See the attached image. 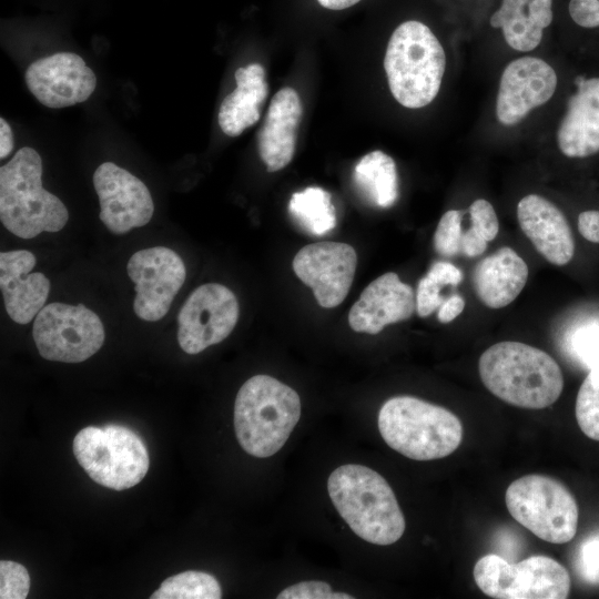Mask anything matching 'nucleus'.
I'll list each match as a JSON object with an SVG mask.
<instances>
[{
  "instance_id": "a19ab883",
  "label": "nucleus",
  "mask_w": 599,
  "mask_h": 599,
  "mask_svg": "<svg viewBox=\"0 0 599 599\" xmlns=\"http://www.w3.org/2000/svg\"><path fill=\"white\" fill-rule=\"evenodd\" d=\"M13 149V134L9 123L0 119V159L7 158Z\"/></svg>"
},
{
  "instance_id": "2eb2a0df",
  "label": "nucleus",
  "mask_w": 599,
  "mask_h": 599,
  "mask_svg": "<svg viewBox=\"0 0 599 599\" xmlns=\"http://www.w3.org/2000/svg\"><path fill=\"white\" fill-rule=\"evenodd\" d=\"M24 81L44 106L61 109L87 101L97 87V77L84 60L72 52H58L32 62Z\"/></svg>"
},
{
  "instance_id": "4468645a",
  "label": "nucleus",
  "mask_w": 599,
  "mask_h": 599,
  "mask_svg": "<svg viewBox=\"0 0 599 599\" xmlns=\"http://www.w3.org/2000/svg\"><path fill=\"white\" fill-rule=\"evenodd\" d=\"M357 265L353 246L338 242H318L301 248L293 260L296 276L324 308L339 305L348 294Z\"/></svg>"
},
{
  "instance_id": "cd10ccee",
  "label": "nucleus",
  "mask_w": 599,
  "mask_h": 599,
  "mask_svg": "<svg viewBox=\"0 0 599 599\" xmlns=\"http://www.w3.org/2000/svg\"><path fill=\"white\" fill-rule=\"evenodd\" d=\"M575 413L581 432L599 441V364L590 368L580 385Z\"/></svg>"
},
{
  "instance_id": "7c9ffc66",
  "label": "nucleus",
  "mask_w": 599,
  "mask_h": 599,
  "mask_svg": "<svg viewBox=\"0 0 599 599\" xmlns=\"http://www.w3.org/2000/svg\"><path fill=\"white\" fill-rule=\"evenodd\" d=\"M277 599H353L345 592H334L327 582L307 580L288 586L282 590Z\"/></svg>"
},
{
  "instance_id": "39448f33",
  "label": "nucleus",
  "mask_w": 599,
  "mask_h": 599,
  "mask_svg": "<svg viewBox=\"0 0 599 599\" xmlns=\"http://www.w3.org/2000/svg\"><path fill=\"white\" fill-rule=\"evenodd\" d=\"M378 429L392 449L414 460L444 458L463 440V424L454 413L413 396L387 399Z\"/></svg>"
},
{
  "instance_id": "72a5a7b5",
  "label": "nucleus",
  "mask_w": 599,
  "mask_h": 599,
  "mask_svg": "<svg viewBox=\"0 0 599 599\" xmlns=\"http://www.w3.org/2000/svg\"><path fill=\"white\" fill-rule=\"evenodd\" d=\"M577 568L586 581L599 582V534L589 536L580 545Z\"/></svg>"
},
{
  "instance_id": "0eeeda50",
  "label": "nucleus",
  "mask_w": 599,
  "mask_h": 599,
  "mask_svg": "<svg viewBox=\"0 0 599 599\" xmlns=\"http://www.w3.org/2000/svg\"><path fill=\"white\" fill-rule=\"evenodd\" d=\"M73 454L93 481L114 490L138 485L149 469L143 440L121 425L81 429L73 439Z\"/></svg>"
},
{
  "instance_id": "aec40b11",
  "label": "nucleus",
  "mask_w": 599,
  "mask_h": 599,
  "mask_svg": "<svg viewBox=\"0 0 599 599\" xmlns=\"http://www.w3.org/2000/svg\"><path fill=\"white\" fill-rule=\"evenodd\" d=\"M303 106L297 91L278 90L270 103L257 135V150L268 172L284 169L292 161L302 120Z\"/></svg>"
},
{
  "instance_id": "4c0bfd02",
  "label": "nucleus",
  "mask_w": 599,
  "mask_h": 599,
  "mask_svg": "<svg viewBox=\"0 0 599 599\" xmlns=\"http://www.w3.org/2000/svg\"><path fill=\"white\" fill-rule=\"evenodd\" d=\"M488 241L470 225L463 232L460 240V253L467 257L481 255L487 248Z\"/></svg>"
},
{
  "instance_id": "f03ea898",
  "label": "nucleus",
  "mask_w": 599,
  "mask_h": 599,
  "mask_svg": "<svg viewBox=\"0 0 599 599\" xmlns=\"http://www.w3.org/2000/svg\"><path fill=\"white\" fill-rule=\"evenodd\" d=\"M327 491L341 517L365 541L386 546L403 536L404 514L377 471L358 464L339 466L328 477Z\"/></svg>"
},
{
  "instance_id": "412c9836",
  "label": "nucleus",
  "mask_w": 599,
  "mask_h": 599,
  "mask_svg": "<svg viewBox=\"0 0 599 599\" xmlns=\"http://www.w3.org/2000/svg\"><path fill=\"white\" fill-rule=\"evenodd\" d=\"M557 142L568 158H587L599 152V78L578 84L558 128Z\"/></svg>"
},
{
  "instance_id": "393cba45",
  "label": "nucleus",
  "mask_w": 599,
  "mask_h": 599,
  "mask_svg": "<svg viewBox=\"0 0 599 599\" xmlns=\"http://www.w3.org/2000/svg\"><path fill=\"white\" fill-rule=\"evenodd\" d=\"M354 182L363 196L378 207H390L398 199V175L392 156L376 150L355 165Z\"/></svg>"
},
{
  "instance_id": "2f4dec72",
  "label": "nucleus",
  "mask_w": 599,
  "mask_h": 599,
  "mask_svg": "<svg viewBox=\"0 0 599 599\" xmlns=\"http://www.w3.org/2000/svg\"><path fill=\"white\" fill-rule=\"evenodd\" d=\"M571 346L578 358L589 368L599 364V325L578 328L571 337Z\"/></svg>"
},
{
  "instance_id": "c9c22d12",
  "label": "nucleus",
  "mask_w": 599,
  "mask_h": 599,
  "mask_svg": "<svg viewBox=\"0 0 599 599\" xmlns=\"http://www.w3.org/2000/svg\"><path fill=\"white\" fill-rule=\"evenodd\" d=\"M569 13L580 27H599V0H570Z\"/></svg>"
},
{
  "instance_id": "6ab92c4d",
  "label": "nucleus",
  "mask_w": 599,
  "mask_h": 599,
  "mask_svg": "<svg viewBox=\"0 0 599 599\" xmlns=\"http://www.w3.org/2000/svg\"><path fill=\"white\" fill-rule=\"evenodd\" d=\"M521 231L538 253L554 265L568 264L575 254V241L564 213L549 200L529 194L517 205Z\"/></svg>"
},
{
  "instance_id": "ea45409f",
  "label": "nucleus",
  "mask_w": 599,
  "mask_h": 599,
  "mask_svg": "<svg viewBox=\"0 0 599 599\" xmlns=\"http://www.w3.org/2000/svg\"><path fill=\"white\" fill-rule=\"evenodd\" d=\"M464 308V298L458 294H454L448 298L444 300V302L439 306L437 315L438 321L444 324L449 323L454 321L458 315H460Z\"/></svg>"
},
{
  "instance_id": "b1692460",
  "label": "nucleus",
  "mask_w": 599,
  "mask_h": 599,
  "mask_svg": "<svg viewBox=\"0 0 599 599\" xmlns=\"http://www.w3.org/2000/svg\"><path fill=\"white\" fill-rule=\"evenodd\" d=\"M552 0H502L490 17V26L500 28L507 44L517 51L534 50L544 29L552 21Z\"/></svg>"
},
{
  "instance_id": "dca6fc26",
  "label": "nucleus",
  "mask_w": 599,
  "mask_h": 599,
  "mask_svg": "<svg viewBox=\"0 0 599 599\" xmlns=\"http://www.w3.org/2000/svg\"><path fill=\"white\" fill-rule=\"evenodd\" d=\"M557 88L555 70L536 57L510 62L500 79L496 114L500 123H519L535 108L545 104Z\"/></svg>"
},
{
  "instance_id": "4be33fe9",
  "label": "nucleus",
  "mask_w": 599,
  "mask_h": 599,
  "mask_svg": "<svg viewBox=\"0 0 599 599\" xmlns=\"http://www.w3.org/2000/svg\"><path fill=\"white\" fill-rule=\"evenodd\" d=\"M528 274L526 262L512 248L502 246L475 265L473 287L483 304L501 308L520 294Z\"/></svg>"
},
{
  "instance_id": "e433bc0d",
  "label": "nucleus",
  "mask_w": 599,
  "mask_h": 599,
  "mask_svg": "<svg viewBox=\"0 0 599 599\" xmlns=\"http://www.w3.org/2000/svg\"><path fill=\"white\" fill-rule=\"evenodd\" d=\"M440 286H457L463 281V272L451 263L438 261L432 264L426 274Z\"/></svg>"
},
{
  "instance_id": "c85d7f7f",
  "label": "nucleus",
  "mask_w": 599,
  "mask_h": 599,
  "mask_svg": "<svg viewBox=\"0 0 599 599\" xmlns=\"http://www.w3.org/2000/svg\"><path fill=\"white\" fill-rule=\"evenodd\" d=\"M463 213L458 210H449L440 217L434 233V248L445 257H451L460 253V240L463 235Z\"/></svg>"
},
{
  "instance_id": "5701e85b",
  "label": "nucleus",
  "mask_w": 599,
  "mask_h": 599,
  "mask_svg": "<svg viewBox=\"0 0 599 599\" xmlns=\"http://www.w3.org/2000/svg\"><path fill=\"white\" fill-rule=\"evenodd\" d=\"M236 88L227 94L219 110V125L227 136H238L261 118L268 94L262 64L250 63L235 71Z\"/></svg>"
},
{
  "instance_id": "7ed1b4c3",
  "label": "nucleus",
  "mask_w": 599,
  "mask_h": 599,
  "mask_svg": "<svg viewBox=\"0 0 599 599\" xmlns=\"http://www.w3.org/2000/svg\"><path fill=\"white\" fill-rule=\"evenodd\" d=\"M301 416L298 394L268 375H255L240 388L234 404V429L250 455L267 458L286 443Z\"/></svg>"
},
{
  "instance_id": "9b49d317",
  "label": "nucleus",
  "mask_w": 599,
  "mask_h": 599,
  "mask_svg": "<svg viewBox=\"0 0 599 599\" xmlns=\"http://www.w3.org/2000/svg\"><path fill=\"white\" fill-rule=\"evenodd\" d=\"M238 302L234 293L217 283L196 287L177 316V341L187 354H197L224 341L238 319Z\"/></svg>"
},
{
  "instance_id": "ddd939ff",
  "label": "nucleus",
  "mask_w": 599,
  "mask_h": 599,
  "mask_svg": "<svg viewBox=\"0 0 599 599\" xmlns=\"http://www.w3.org/2000/svg\"><path fill=\"white\" fill-rule=\"evenodd\" d=\"M100 202V220L114 234L146 225L154 204L146 185L113 162L100 164L93 174Z\"/></svg>"
},
{
  "instance_id": "20e7f679",
  "label": "nucleus",
  "mask_w": 599,
  "mask_h": 599,
  "mask_svg": "<svg viewBox=\"0 0 599 599\" xmlns=\"http://www.w3.org/2000/svg\"><path fill=\"white\" fill-rule=\"evenodd\" d=\"M42 160L30 146L21 148L0 167V220L12 234L32 238L59 232L68 222L63 202L44 190Z\"/></svg>"
},
{
  "instance_id": "f704fd0d",
  "label": "nucleus",
  "mask_w": 599,
  "mask_h": 599,
  "mask_svg": "<svg viewBox=\"0 0 599 599\" xmlns=\"http://www.w3.org/2000/svg\"><path fill=\"white\" fill-rule=\"evenodd\" d=\"M441 287L427 275L420 278L416 291V311L418 316L427 317L439 308L444 302V297L440 294Z\"/></svg>"
},
{
  "instance_id": "a878e982",
  "label": "nucleus",
  "mask_w": 599,
  "mask_h": 599,
  "mask_svg": "<svg viewBox=\"0 0 599 599\" xmlns=\"http://www.w3.org/2000/svg\"><path fill=\"white\" fill-rule=\"evenodd\" d=\"M288 211L302 227L314 235H324L336 225L331 194L318 186L295 192L291 196Z\"/></svg>"
},
{
  "instance_id": "58836bf2",
  "label": "nucleus",
  "mask_w": 599,
  "mask_h": 599,
  "mask_svg": "<svg viewBox=\"0 0 599 599\" xmlns=\"http://www.w3.org/2000/svg\"><path fill=\"white\" fill-rule=\"evenodd\" d=\"M578 231L583 238L599 243V211H583L578 216Z\"/></svg>"
},
{
  "instance_id": "9d476101",
  "label": "nucleus",
  "mask_w": 599,
  "mask_h": 599,
  "mask_svg": "<svg viewBox=\"0 0 599 599\" xmlns=\"http://www.w3.org/2000/svg\"><path fill=\"white\" fill-rule=\"evenodd\" d=\"M32 335L43 358L63 363L84 362L104 342L100 317L83 304L43 306L35 316Z\"/></svg>"
},
{
  "instance_id": "79ce46f5",
  "label": "nucleus",
  "mask_w": 599,
  "mask_h": 599,
  "mask_svg": "<svg viewBox=\"0 0 599 599\" xmlns=\"http://www.w3.org/2000/svg\"><path fill=\"white\" fill-rule=\"evenodd\" d=\"M361 0H317V2L329 10H344L347 9Z\"/></svg>"
},
{
  "instance_id": "423d86ee",
  "label": "nucleus",
  "mask_w": 599,
  "mask_h": 599,
  "mask_svg": "<svg viewBox=\"0 0 599 599\" xmlns=\"http://www.w3.org/2000/svg\"><path fill=\"white\" fill-rule=\"evenodd\" d=\"M445 67V51L423 22L405 21L390 35L384 69L389 90L403 106L429 104L440 89Z\"/></svg>"
},
{
  "instance_id": "6e6552de",
  "label": "nucleus",
  "mask_w": 599,
  "mask_h": 599,
  "mask_svg": "<svg viewBox=\"0 0 599 599\" xmlns=\"http://www.w3.org/2000/svg\"><path fill=\"white\" fill-rule=\"evenodd\" d=\"M505 502L517 522L547 542L566 544L577 532V501L552 477L530 474L514 480L505 493Z\"/></svg>"
},
{
  "instance_id": "c756f323",
  "label": "nucleus",
  "mask_w": 599,
  "mask_h": 599,
  "mask_svg": "<svg viewBox=\"0 0 599 599\" xmlns=\"http://www.w3.org/2000/svg\"><path fill=\"white\" fill-rule=\"evenodd\" d=\"M30 577L27 569L11 560L0 561V598L24 599L29 593Z\"/></svg>"
},
{
  "instance_id": "473e14b6",
  "label": "nucleus",
  "mask_w": 599,
  "mask_h": 599,
  "mask_svg": "<svg viewBox=\"0 0 599 599\" xmlns=\"http://www.w3.org/2000/svg\"><path fill=\"white\" fill-rule=\"evenodd\" d=\"M471 226L488 242L493 241L499 231L497 214L493 205L484 200H475L468 209Z\"/></svg>"
},
{
  "instance_id": "f257e3e1",
  "label": "nucleus",
  "mask_w": 599,
  "mask_h": 599,
  "mask_svg": "<svg viewBox=\"0 0 599 599\" xmlns=\"http://www.w3.org/2000/svg\"><path fill=\"white\" fill-rule=\"evenodd\" d=\"M478 372L491 394L521 408H546L564 389L558 363L542 349L520 342L488 347L479 357Z\"/></svg>"
},
{
  "instance_id": "f8f14e48",
  "label": "nucleus",
  "mask_w": 599,
  "mask_h": 599,
  "mask_svg": "<svg viewBox=\"0 0 599 599\" xmlns=\"http://www.w3.org/2000/svg\"><path fill=\"white\" fill-rule=\"evenodd\" d=\"M126 268L135 285L136 316L148 322L164 317L185 281L182 258L169 247L155 246L135 252Z\"/></svg>"
},
{
  "instance_id": "bb28decb",
  "label": "nucleus",
  "mask_w": 599,
  "mask_h": 599,
  "mask_svg": "<svg viewBox=\"0 0 599 599\" xmlns=\"http://www.w3.org/2000/svg\"><path fill=\"white\" fill-rule=\"evenodd\" d=\"M151 599H220L216 578L204 571L187 570L165 579Z\"/></svg>"
},
{
  "instance_id": "1a4fd4ad",
  "label": "nucleus",
  "mask_w": 599,
  "mask_h": 599,
  "mask_svg": "<svg viewBox=\"0 0 599 599\" xmlns=\"http://www.w3.org/2000/svg\"><path fill=\"white\" fill-rule=\"evenodd\" d=\"M473 575L478 588L497 599H565L571 583L560 562L541 555L512 564L488 554L477 560Z\"/></svg>"
},
{
  "instance_id": "a211bd4d",
  "label": "nucleus",
  "mask_w": 599,
  "mask_h": 599,
  "mask_svg": "<svg viewBox=\"0 0 599 599\" xmlns=\"http://www.w3.org/2000/svg\"><path fill=\"white\" fill-rule=\"evenodd\" d=\"M35 256L27 250L0 254V287L10 318L18 324H28L42 309L49 292L50 281L40 273H31Z\"/></svg>"
},
{
  "instance_id": "f3484780",
  "label": "nucleus",
  "mask_w": 599,
  "mask_h": 599,
  "mask_svg": "<svg viewBox=\"0 0 599 599\" xmlns=\"http://www.w3.org/2000/svg\"><path fill=\"white\" fill-rule=\"evenodd\" d=\"M416 309L412 286L387 272L362 292L348 313V323L355 332L377 334L386 325L410 318Z\"/></svg>"
}]
</instances>
